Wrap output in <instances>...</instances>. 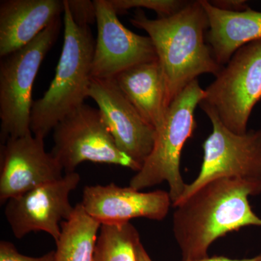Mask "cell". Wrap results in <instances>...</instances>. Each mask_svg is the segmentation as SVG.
<instances>
[{
    "label": "cell",
    "mask_w": 261,
    "mask_h": 261,
    "mask_svg": "<svg viewBox=\"0 0 261 261\" xmlns=\"http://www.w3.org/2000/svg\"><path fill=\"white\" fill-rule=\"evenodd\" d=\"M101 226L82 204H77L70 219L61 223V234L56 242V260L93 261Z\"/></svg>",
    "instance_id": "cell-17"
},
{
    "label": "cell",
    "mask_w": 261,
    "mask_h": 261,
    "mask_svg": "<svg viewBox=\"0 0 261 261\" xmlns=\"http://www.w3.org/2000/svg\"><path fill=\"white\" fill-rule=\"evenodd\" d=\"M51 154L66 172H75L81 163L117 165L139 171L141 166L118 147L98 108L84 104L53 128Z\"/></svg>",
    "instance_id": "cell-7"
},
{
    "label": "cell",
    "mask_w": 261,
    "mask_h": 261,
    "mask_svg": "<svg viewBox=\"0 0 261 261\" xmlns=\"http://www.w3.org/2000/svg\"><path fill=\"white\" fill-rule=\"evenodd\" d=\"M88 97L97 105L118 149L142 167L153 149V127L127 99L114 79L92 78Z\"/></svg>",
    "instance_id": "cell-11"
},
{
    "label": "cell",
    "mask_w": 261,
    "mask_h": 261,
    "mask_svg": "<svg viewBox=\"0 0 261 261\" xmlns=\"http://www.w3.org/2000/svg\"><path fill=\"white\" fill-rule=\"evenodd\" d=\"M94 1L97 8V37L92 78L112 80L130 67L159 60L150 38L135 34L124 27L109 0Z\"/></svg>",
    "instance_id": "cell-10"
},
{
    "label": "cell",
    "mask_w": 261,
    "mask_h": 261,
    "mask_svg": "<svg viewBox=\"0 0 261 261\" xmlns=\"http://www.w3.org/2000/svg\"><path fill=\"white\" fill-rule=\"evenodd\" d=\"M114 80L144 119L155 132L161 128L166 121L171 101L159 60L130 67Z\"/></svg>",
    "instance_id": "cell-15"
},
{
    "label": "cell",
    "mask_w": 261,
    "mask_h": 261,
    "mask_svg": "<svg viewBox=\"0 0 261 261\" xmlns=\"http://www.w3.org/2000/svg\"><path fill=\"white\" fill-rule=\"evenodd\" d=\"M204 95L205 90L196 80L173 99L164 124L156 130L153 149L130 179V187L140 191L166 181L173 207L177 203L187 185L180 171L182 149L195 132V111Z\"/></svg>",
    "instance_id": "cell-4"
},
{
    "label": "cell",
    "mask_w": 261,
    "mask_h": 261,
    "mask_svg": "<svg viewBox=\"0 0 261 261\" xmlns=\"http://www.w3.org/2000/svg\"><path fill=\"white\" fill-rule=\"evenodd\" d=\"M81 204L101 225L121 226L137 218L162 221L172 201L169 192L163 190L142 192L111 183L86 187Z\"/></svg>",
    "instance_id": "cell-13"
},
{
    "label": "cell",
    "mask_w": 261,
    "mask_h": 261,
    "mask_svg": "<svg viewBox=\"0 0 261 261\" xmlns=\"http://www.w3.org/2000/svg\"><path fill=\"white\" fill-rule=\"evenodd\" d=\"M80 181L79 173H68L58 181L7 201L5 214L15 238L44 231L56 242L61 234L60 224L69 219L74 211L69 196Z\"/></svg>",
    "instance_id": "cell-9"
},
{
    "label": "cell",
    "mask_w": 261,
    "mask_h": 261,
    "mask_svg": "<svg viewBox=\"0 0 261 261\" xmlns=\"http://www.w3.org/2000/svg\"><path fill=\"white\" fill-rule=\"evenodd\" d=\"M64 13V0L0 2V57L32 42Z\"/></svg>",
    "instance_id": "cell-14"
},
{
    "label": "cell",
    "mask_w": 261,
    "mask_h": 261,
    "mask_svg": "<svg viewBox=\"0 0 261 261\" xmlns=\"http://www.w3.org/2000/svg\"><path fill=\"white\" fill-rule=\"evenodd\" d=\"M32 133L1 145L0 200L5 202L63 178V167Z\"/></svg>",
    "instance_id": "cell-12"
},
{
    "label": "cell",
    "mask_w": 261,
    "mask_h": 261,
    "mask_svg": "<svg viewBox=\"0 0 261 261\" xmlns=\"http://www.w3.org/2000/svg\"><path fill=\"white\" fill-rule=\"evenodd\" d=\"M117 14L124 13L127 10L148 9L155 12L159 18H167L183 9L190 1L183 0H109Z\"/></svg>",
    "instance_id": "cell-19"
},
{
    "label": "cell",
    "mask_w": 261,
    "mask_h": 261,
    "mask_svg": "<svg viewBox=\"0 0 261 261\" xmlns=\"http://www.w3.org/2000/svg\"><path fill=\"white\" fill-rule=\"evenodd\" d=\"M64 42L56 75L45 93L34 101L31 132L44 139L65 117L84 104L92 80L95 40L89 27L73 21L64 0Z\"/></svg>",
    "instance_id": "cell-3"
},
{
    "label": "cell",
    "mask_w": 261,
    "mask_h": 261,
    "mask_svg": "<svg viewBox=\"0 0 261 261\" xmlns=\"http://www.w3.org/2000/svg\"><path fill=\"white\" fill-rule=\"evenodd\" d=\"M0 261H56V252L50 251L40 257H30L20 253L10 242L0 243Z\"/></svg>",
    "instance_id": "cell-21"
},
{
    "label": "cell",
    "mask_w": 261,
    "mask_h": 261,
    "mask_svg": "<svg viewBox=\"0 0 261 261\" xmlns=\"http://www.w3.org/2000/svg\"><path fill=\"white\" fill-rule=\"evenodd\" d=\"M194 261H261V252L258 255H255V257H251V258L240 259V260L228 258V257L224 256H214L208 257L207 258L203 259V260Z\"/></svg>",
    "instance_id": "cell-23"
},
{
    "label": "cell",
    "mask_w": 261,
    "mask_h": 261,
    "mask_svg": "<svg viewBox=\"0 0 261 261\" xmlns=\"http://www.w3.org/2000/svg\"><path fill=\"white\" fill-rule=\"evenodd\" d=\"M260 194L261 179L216 178L173 207V233L182 261L207 258L218 239L245 226H261L249 202Z\"/></svg>",
    "instance_id": "cell-1"
},
{
    "label": "cell",
    "mask_w": 261,
    "mask_h": 261,
    "mask_svg": "<svg viewBox=\"0 0 261 261\" xmlns=\"http://www.w3.org/2000/svg\"><path fill=\"white\" fill-rule=\"evenodd\" d=\"M136 254H137V261H152L151 257H149L148 253L144 247L141 241L138 242L136 247Z\"/></svg>",
    "instance_id": "cell-24"
},
{
    "label": "cell",
    "mask_w": 261,
    "mask_h": 261,
    "mask_svg": "<svg viewBox=\"0 0 261 261\" xmlns=\"http://www.w3.org/2000/svg\"><path fill=\"white\" fill-rule=\"evenodd\" d=\"M60 29L61 19L58 18L27 46L1 58V145L10 138L32 133L33 86L42 61L56 42Z\"/></svg>",
    "instance_id": "cell-5"
},
{
    "label": "cell",
    "mask_w": 261,
    "mask_h": 261,
    "mask_svg": "<svg viewBox=\"0 0 261 261\" xmlns=\"http://www.w3.org/2000/svg\"><path fill=\"white\" fill-rule=\"evenodd\" d=\"M73 21L80 27H90L97 22V8L94 1L65 0Z\"/></svg>",
    "instance_id": "cell-20"
},
{
    "label": "cell",
    "mask_w": 261,
    "mask_h": 261,
    "mask_svg": "<svg viewBox=\"0 0 261 261\" xmlns=\"http://www.w3.org/2000/svg\"><path fill=\"white\" fill-rule=\"evenodd\" d=\"M140 240L138 231L130 223L102 225L93 261H137L136 247Z\"/></svg>",
    "instance_id": "cell-18"
},
{
    "label": "cell",
    "mask_w": 261,
    "mask_h": 261,
    "mask_svg": "<svg viewBox=\"0 0 261 261\" xmlns=\"http://www.w3.org/2000/svg\"><path fill=\"white\" fill-rule=\"evenodd\" d=\"M215 77L199 106L212 108L233 133H246L252 110L261 100V40L240 48Z\"/></svg>",
    "instance_id": "cell-6"
},
{
    "label": "cell",
    "mask_w": 261,
    "mask_h": 261,
    "mask_svg": "<svg viewBox=\"0 0 261 261\" xmlns=\"http://www.w3.org/2000/svg\"><path fill=\"white\" fill-rule=\"evenodd\" d=\"M212 123L213 130L202 144L203 161L197 177L175 207L207 182L220 178L261 179V129L233 133L223 124L212 108L200 106Z\"/></svg>",
    "instance_id": "cell-8"
},
{
    "label": "cell",
    "mask_w": 261,
    "mask_h": 261,
    "mask_svg": "<svg viewBox=\"0 0 261 261\" xmlns=\"http://www.w3.org/2000/svg\"><path fill=\"white\" fill-rule=\"evenodd\" d=\"M211 5L219 9L230 12H242L249 8L245 0H214Z\"/></svg>",
    "instance_id": "cell-22"
},
{
    "label": "cell",
    "mask_w": 261,
    "mask_h": 261,
    "mask_svg": "<svg viewBox=\"0 0 261 261\" xmlns=\"http://www.w3.org/2000/svg\"><path fill=\"white\" fill-rule=\"evenodd\" d=\"M209 20L206 41L216 62L224 66L240 48L261 40V12L248 8L242 12L219 9L201 0Z\"/></svg>",
    "instance_id": "cell-16"
},
{
    "label": "cell",
    "mask_w": 261,
    "mask_h": 261,
    "mask_svg": "<svg viewBox=\"0 0 261 261\" xmlns=\"http://www.w3.org/2000/svg\"><path fill=\"white\" fill-rule=\"evenodd\" d=\"M130 23L148 34L162 66L170 101L199 75L216 76L223 67L213 56L206 41L209 20L201 0L188 4L167 18L150 19L137 10Z\"/></svg>",
    "instance_id": "cell-2"
}]
</instances>
